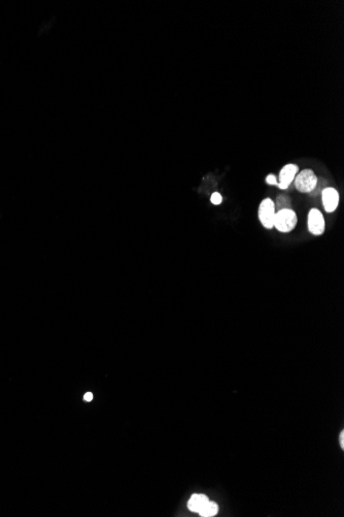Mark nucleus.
<instances>
[{
	"label": "nucleus",
	"mask_w": 344,
	"mask_h": 517,
	"mask_svg": "<svg viewBox=\"0 0 344 517\" xmlns=\"http://www.w3.org/2000/svg\"><path fill=\"white\" fill-rule=\"evenodd\" d=\"M298 216L294 210L291 208L281 209L276 211L273 228H276L280 232L287 233L291 232L297 225Z\"/></svg>",
	"instance_id": "1"
},
{
	"label": "nucleus",
	"mask_w": 344,
	"mask_h": 517,
	"mask_svg": "<svg viewBox=\"0 0 344 517\" xmlns=\"http://www.w3.org/2000/svg\"><path fill=\"white\" fill-rule=\"evenodd\" d=\"M317 177L312 170H303L298 173L294 182L295 187L301 193H309L313 191L317 186Z\"/></svg>",
	"instance_id": "2"
},
{
	"label": "nucleus",
	"mask_w": 344,
	"mask_h": 517,
	"mask_svg": "<svg viewBox=\"0 0 344 517\" xmlns=\"http://www.w3.org/2000/svg\"><path fill=\"white\" fill-rule=\"evenodd\" d=\"M276 214V207L274 201L271 198H264L259 206L258 217L266 229L273 228V222Z\"/></svg>",
	"instance_id": "3"
},
{
	"label": "nucleus",
	"mask_w": 344,
	"mask_h": 517,
	"mask_svg": "<svg viewBox=\"0 0 344 517\" xmlns=\"http://www.w3.org/2000/svg\"><path fill=\"white\" fill-rule=\"evenodd\" d=\"M307 227L309 232L313 235H321L326 229V222L323 213L318 209H310L307 217Z\"/></svg>",
	"instance_id": "4"
},
{
	"label": "nucleus",
	"mask_w": 344,
	"mask_h": 517,
	"mask_svg": "<svg viewBox=\"0 0 344 517\" xmlns=\"http://www.w3.org/2000/svg\"><path fill=\"white\" fill-rule=\"evenodd\" d=\"M321 200H323V206L327 213L335 212L339 206V192L334 187H327L321 192Z\"/></svg>",
	"instance_id": "5"
},
{
	"label": "nucleus",
	"mask_w": 344,
	"mask_h": 517,
	"mask_svg": "<svg viewBox=\"0 0 344 517\" xmlns=\"http://www.w3.org/2000/svg\"><path fill=\"white\" fill-rule=\"evenodd\" d=\"M298 173H299V166L297 164L288 163L284 165L280 172V177H279L280 182L279 184H277V186H279L280 189H282V190L287 189L288 186L294 182V180Z\"/></svg>",
	"instance_id": "6"
},
{
	"label": "nucleus",
	"mask_w": 344,
	"mask_h": 517,
	"mask_svg": "<svg viewBox=\"0 0 344 517\" xmlns=\"http://www.w3.org/2000/svg\"><path fill=\"white\" fill-rule=\"evenodd\" d=\"M208 498L204 494H194L188 502V508L192 512L199 513L203 506L208 502Z\"/></svg>",
	"instance_id": "7"
},
{
	"label": "nucleus",
	"mask_w": 344,
	"mask_h": 517,
	"mask_svg": "<svg viewBox=\"0 0 344 517\" xmlns=\"http://www.w3.org/2000/svg\"><path fill=\"white\" fill-rule=\"evenodd\" d=\"M218 511H219V507H218L217 503L208 501V502L203 506L202 509H201L200 511H199V514H200V515L203 516V517H212V516L217 515Z\"/></svg>",
	"instance_id": "8"
},
{
	"label": "nucleus",
	"mask_w": 344,
	"mask_h": 517,
	"mask_svg": "<svg viewBox=\"0 0 344 517\" xmlns=\"http://www.w3.org/2000/svg\"><path fill=\"white\" fill-rule=\"evenodd\" d=\"M210 201H212L213 205H220L221 201H223V197H221V195L219 193V192H215L213 193L212 197H210Z\"/></svg>",
	"instance_id": "9"
},
{
	"label": "nucleus",
	"mask_w": 344,
	"mask_h": 517,
	"mask_svg": "<svg viewBox=\"0 0 344 517\" xmlns=\"http://www.w3.org/2000/svg\"><path fill=\"white\" fill-rule=\"evenodd\" d=\"M265 181H266V183L269 184V185H276L277 186V184H279V181H277V178L274 175H268L267 177H266Z\"/></svg>",
	"instance_id": "10"
},
{
	"label": "nucleus",
	"mask_w": 344,
	"mask_h": 517,
	"mask_svg": "<svg viewBox=\"0 0 344 517\" xmlns=\"http://www.w3.org/2000/svg\"><path fill=\"white\" fill-rule=\"evenodd\" d=\"M84 400H85L86 402H91V401L93 400V395H92L91 392H87L86 395L84 396Z\"/></svg>",
	"instance_id": "11"
},
{
	"label": "nucleus",
	"mask_w": 344,
	"mask_h": 517,
	"mask_svg": "<svg viewBox=\"0 0 344 517\" xmlns=\"http://www.w3.org/2000/svg\"><path fill=\"white\" fill-rule=\"evenodd\" d=\"M339 442H340L341 448H344V432L343 431L339 435Z\"/></svg>",
	"instance_id": "12"
}]
</instances>
